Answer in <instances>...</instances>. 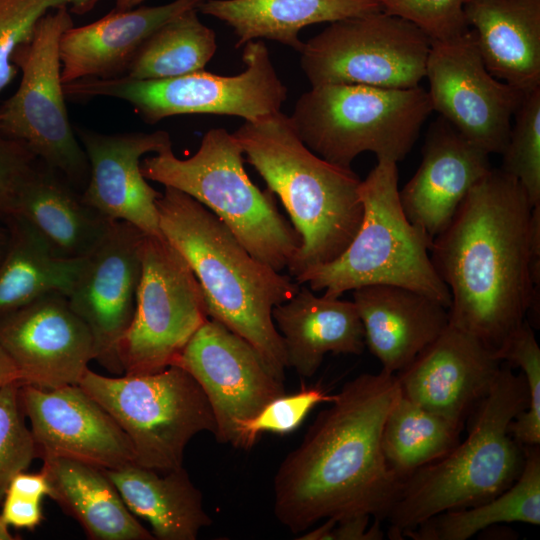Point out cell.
Wrapping results in <instances>:
<instances>
[{
    "label": "cell",
    "instance_id": "1",
    "mask_svg": "<svg viewBox=\"0 0 540 540\" xmlns=\"http://www.w3.org/2000/svg\"><path fill=\"white\" fill-rule=\"evenodd\" d=\"M430 257L451 295L449 324L496 356L539 314L540 205L502 169L469 190Z\"/></svg>",
    "mask_w": 540,
    "mask_h": 540
},
{
    "label": "cell",
    "instance_id": "2",
    "mask_svg": "<svg viewBox=\"0 0 540 540\" xmlns=\"http://www.w3.org/2000/svg\"><path fill=\"white\" fill-rule=\"evenodd\" d=\"M400 393L395 374L364 373L319 412L274 476V515L290 532L327 518L385 519L403 480L387 465L381 438Z\"/></svg>",
    "mask_w": 540,
    "mask_h": 540
},
{
    "label": "cell",
    "instance_id": "3",
    "mask_svg": "<svg viewBox=\"0 0 540 540\" xmlns=\"http://www.w3.org/2000/svg\"><path fill=\"white\" fill-rule=\"evenodd\" d=\"M507 362L472 414L467 437L403 482L385 519L390 535L445 511L486 502L508 489L540 444V373L515 374Z\"/></svg>",
    "mask_w": 540,
    "mask_h": 540
},
{
    "label": "cell",
    "instance_id": "4",
    "mask_svg": "<svg viewBox=\"0 0 540 540\" xmlns=\"http://www.w3.org/2000/svg\"><path fill=\"white\" fill-rule=\"evenodd\" d=\"M157 209L162 235L196 276L209 318L249 342L284 381L286 353L272 310L291 299L300 284L253 257L214 213L189 195L164 187Z\"/></svg>",
    "mask_w": 540,
    "mask_h": 540
},
{
    "label": "cell",
    "instance_id": "5",
    "mask_svg": "<svg viewBox=\"0 0 540 540\" xmlns=\"http://www.w3.org/2000/svg\"><path fill=\"white\" fill-rule=\"evenodd\" d=\"M233 135L248 163L279 197L301 237L287 267L289 274L296 279L339 257L362 221L358 175L312 152L281 111L245 121Z\"/></svg>",
    "mask_w": 540,
    "mask_h": 540
},
{
    "label": "cell",
    "instance_id": "6",
    "mask_svg": "<svg viewBox=\"0 0 540 540\" xmlns=\"http://www.w3.org/2000/svg\"><path fill=\"white\" fill-rule=\"evenodd\" d=\"M243 150L233 133L214 128L196 153L178 158L171 147L141 161L147 180L177 189L214 213L247 251L280 272L301 246V237L279 212L274 193L261 191L243 166Z\"/></svg>",
    "mask_w": 540,
    "mask_h": 540
},
{
    "label": "cell",
    "instance_id": "7",
    "mask_svg": "<svg viewBox=\"0 0 540 540\" xmlns=\"http://www.w3.org/2000/svg\"><path fill=\"white\" fill-rule=\"evenodd\" d=\"M359 195L362 221L348 247L332 262L294 280L330 297L367 285L401 286L449 308V289L430 257L432 240L407 219L401 206L397 162L378 159L361 180Z\"/></svg>",
    "mask_w": 540,
    "mask_h": 540
},
{
    "label": "cell",
    "instance_id": "8",
    "mask_svg": "<svg viewBox=\"0 0 540 540\" xmlns=\"http://www.w3.org/2000/svg\"><path fill=\"white\" fill-rule=\"evenodd\" d=\"M433 111L428 92L359 84L311 86L297 100L291 123L300 140L324 160L351 168L363 152L399 162Z\"/></svg>",
    "mask_w": 540,
    "mask_h": 540
},
{
    "label": "cell",
    "instance_id": "9",
    "mask_svg": "<svg viewBox=\"0 0 540 540\" xmlns=\"http://www.w3.org/2000/svg\"><path fill=\"white\" fill-rule=\"evenodd\" d=\"M129 438L135 464L159 472L183 467L184 450L200 432L216 433L199 383L172 364L152 373L104 376L87 369L78 384Z\"/></svg>",
    "mask_w": 540,
    "mask_h": 540
},
{
    "label": "cell",
    "instance_id": "10",
    "mask_svg": "<svg viewBox=\"0 0 540 540\" xmlns=\"http://www.w3.org/2000/svg\"><path fill=\"white\" fill-rule=\"evenodd\" d=\"M245 69L233 76L205 70L167 79H84L64 84L66 99L110 97L127 102L146 123L185 114H215L256 121L280 112L287 88L261 40L244 45Z\"/></svg>",
    "mask_w": 540,
    "mask_h": 540
},
{
    "label": "cell",
    "instance_id": "11",
    "mask_svg": "<svg viewBox=\"0 0 540 540\" xmlns=\"http://www.w3.org/2000/svg\"><path fill=\"white\" fill-rule=\"evenodd\" d=\"M72 26L68 8L51 10L37 23L31 39L15 50L12 61L21 80L0 105V134L23 142L72 186L85 187L89 164L69 120L61 81L59 43Z\"/></svg>",
    "mask_w": 540,
    "mask_h": 540
},
{
    "label": "cell",
    "instance_id": "12",
    "mask_svg": "<svg viewBox=\"0 0 540 540\" xmlns=\"http://www.w3.org/2000/svg\"><path fill=\"white\" fill-rule=\"evenodd\" d=\"M430 46L416 25L381 10L330 23L303 44L300 64L311 86L413 88L426 75Z\"/></svg>",
    "mask_w": 540,
    "mask_h": 540
},
{
    "label": "cell",
    "instance_id": "13",
    "mask_svg": "<svg viewBox=\"0 0 540 540\" xmlns=\"http://www.w3.org/2000/svg\"><path fill=\"white\" fill-rule=\"evenodd\" d=\"M133 319L118 356L126 374L172 365L209 319L202 288L184 257L164 236L144 235Z\"/></svg>",
    "mask_w": 540,
    "mask_h": 540
},
{
    "label": "cell",
    "instance_id": "14",
    "mask_svg": "<svg viewBox=\"0 0 540 540\" xmlns=\"http://www.w3.org/2000/svg\"><path fill=\"white\" fill-rule=\"evenodd\" d=\"M433 111L489 154H501L525 94L489 73L473 29L431 40L426 63Z\"/></svg>",
    "mask_w": 540,
    "mask_h": 540
},
{
    "label": "cell",
    "instance_id": "15",
    "mask_svg": "<svg viewBox=\"0 0 540 540\" xmlns=\"http://www.w3.org/2000/svg\"><path fill=\"white\" fill-rule=\"evenodd\" d=\"M199 383L212 407L220 443L239 447L241 425L285 394L257 350L217 320L209 318L174 363Z\"/></svg>",
    "mask_w": 540,
    "mask_h": 540
},
{
    "label": "cell",
    "instance_id": "16",
    "mask_svg": "<svg viewBox=\"0 0 540 540\" xmlns=\"http://www.w3.org/2000/svg\"><path fill=\"white\" fill-rule=\"evenodd\" d=\"M144 235L130 223L112 221L96 249L84 258L67 296L92 335L94 360L115 375L123 374L118 346L135 312Z\"/></svg>",
    "mask_w": 540,
    "mask_h": 540
},
{
    "label": "cell",
    "instance_id": "17",
    "mask_svg": "<svg viewBox=\"0 0 540 540\" xmlns=\"http://www.w3.org/2000/svg\"><path fill=\"white\" fill-rule=\"evenodd\" d=\"M0 346L21 384L43 389L78 385L94 360L88 327L57 292L1 315Z\"/></svg>",
    "mask_w": 540,
    "mask_h": 540
},
{
    "label": "cell",
    "instance_id": "18",
    "mask_svg": "<svg viewBox=\"0 0 540 540\" xmlns=\"http://www.w3.org/2000/svg\"><path fill=\"white\" fill-rule=\"evenodd\" d=\"M19 397L38 457L68 458L104 470L135 463L127 435L79 385L21 384Z\"/></svg>",
    "mask_w": 540,
    "mask_h": 540
},
{
    "label": "cell",
    "instance_id": "19",
    "mask_svg": "<svg viewBox=\"0 0 540 540\" xmlns=\"http://www.w3.org/2000/svg\"><path fill=\"white\" fill-rule=\"evenodd\" d=\"M88 164L81 194L85 204L111 221H124L147 235L163 236L156 191L143 176L141 159L172 146L167 131L104 134L74 126Z\"/></svg>",
    "mask_w": 540,
    "mask_h": 540
},
{
    "label": "cell",
    "instance_id": "20",
    "mask_svg": "<svg viewBox=\"0 0 540 540\" xmlns=\"http://www.w3.org/2000/svg\"><path fill=\"white\" fill-rule=\"evenodd\" d=\"M502 362L475 337L449 324L395 375L405 397L463 427L490 391Z\"/></svg>",
    "mask_w": 540,
    "mask_h": 540
},
{
    "label": "cell",
    "instance_id": "21",
    "mask_svg": "<svg viewBox=\"0 0 540 540\" xmlns=\"http://www.w3.org/2000/svg\"><path fill=\"white\" fill-rule=\"evenodd\" d=\"M489 156L439 116L428 128L418 170L399 190L407 219L433 240L492 169Z\"/></svg>",
    "mask_w": 540,
    "mask_h": 540
},
{
    "label": "cell",
    "instance_id": "22",
    "mask_svg": "<svg viewBox=\"0 0 540 540\" xmlns=\"http://www.w3.org/2000/svg\"><path fill=\"white\" fill-rule=\"evenodd\" d=\"M204 0H174L160 6L113 9L89 24L67 29L59 43L61 81L112 79L126 75L139 48L159 27L198 9Z\"/></svg>",
    "mask_w": 540,
    "mask_h": 540
},
{
    "label": "cell",
    "instance_id": "23",
    "mask_svg": "<svg viewBox=\"0 0 540 540\" xmlns=\"http://www.w3.org/2000/svg\"><path fill=\"white\" fill-rule=\"evenodd\" d=\"M353 302L365 346L390 374L408 366L449 325V308L401 286H362L353 290Z\"/></svg>",
    "mask_w": 540,
    "mask_h": 540
},
{
    "label": "cell",
    "instance_id": "24",
    "mask_svg": "<svg viewBox=\"0 0 540 540\" xmlns=\"http://www.w3.org/2000/svg\"><path fill=\"white\" fill-rule=\"evenodd\" d=\"M272 318L288 367L303 378L317 372L327 353L359 355L364 351V329L353 301L317 296L300 284L291 299L273 308Z\"/></svg>",
    "mask_w": 540,
    "mask_h": 540
},
{
    "label": "cell",
    "instance_id": "25",
    "mask_svg": "<svg viewBox=\"0 0 540 540\" xmlns=\"http://www.w3.org/2000/svg\"><path fill=\"white\" fill-rule=\"evenodd\" d=\"M463 10L489 73L523 94L540 88V0H470Z\"/></svg>",
    "mask_w": 540,
    "mask_h": 540
},
{
    "label": "cell",
    "instance_id": "26",
    "mask_svg": "<svg viewBox=\"0 0 540 540\" xmlns=\"http://www.w3.org/2000/svg\"><path fill=\"white\" fill-rule=\"evenodd\" d=\"M74 188L58 172L37 165L18 195L13 215L30 223L58 256L84 259L112 221L85 204Z\"/></svg>",
    "mask_w": 540,
    "mask_h": 540
},
{
    "label": "cell",
    "instance_id": "27",
    "mask_svg": "<svg viewBox=\"0 0 540 540\" xmlns=\"http://www.w3.org/2000/svg\"><path fill=\"white\" fill-rule=\"evenodd\" d=\"M104 473L127 508L146 520L158 540H195L212 524L200 490L181 467L159 472L132 463Z\"/></svg>",
    "mask_w": 540,
    "mask_h": 540
},
{
    "label": "cell",
    "instance_id": "28",
    "mask_svg": "<svg viewBox=\"0 0 540 540\" xmlns=\"http://www.w3.org/2000/svg\"><path fill=\"white\" fill-rule=\"evenodd\" d=\"M376 0H204L198 12L229 25L236 47L260 38L300 52L299 31L308 25L381 11Z\"/></svg>",
    "mask_w": 540,
    "mask_h": 540
},
{
    "label": "cell",
    "instance_id": "29",
    "mask_svg": "<svg viewBox=\"0 0 540 540\" xmlns=\"http://www.w3.org/2000/svg\"><path fill=\"white\" fill-rule=\"evenodd\" d=\"M42 460L50 498L81 525L89 539H155L127 508L103 469L62 457Z\"/></svg>",
    "mask_w": 540,
    "mask_h": 540
},
{
    "label": "cell",
    "instance_id": "30",
    "mask_svg": "<svg viewBox=\"0 0 540 540\" xmlns=\"http://www.w3.org/2000/svg\"><path fill=\"white\" fill-rule=\"evenodd\" d=\"M5 221L9 241L0 262V316L49 293L68 296L84 259L58 256L20 216H9Z\"/></svg>",
    "mask_w": 540,
    "mask_h": 540
},
{
    "label": "cell",
    "instance_id": "31",
    "mask_svg": "<svg viewBox=\"0 0 540 540\" xmlns=\"http://www.w3.org/2000/svg\"><path fill=\"white\" fill-rule=\"evenodd\" d=\"M517 480L496 497L466 508L438 513L403 533L414 540H467L499 523L540 524V449L524 446Z\"/></svg>",
    "mask_w": 540,
    "mask_h": 540
},
{
    "label": "cell",
    "instance_id": "32",
    "mask_svg": "<svg viewBox=\"0 0 540 540\" xmlns=\"http://www.w3.org/2000/svg\"><path fill=\"white\" fill-rule=\"evenodd\" d=\"M463 427L398 396L384 422L381 446L390 469L403 481L452 450Z\"/></svg>",
    "mask_w": 540,
    "mask_h": 540
},
{
    "label": "cell",
    "instance_id": "33",
    "mask_svg": "<svg viewBox=\"0 0 540 540\" xmlns=\"http://www.w3.org/2000/svg\"><path fill=\"white\" fill-rule=\"evenodd\" d=\"M217 49L215 32L188 10L153 32L126 72L133 79H167L204 70Z\"/></svg>",
    "mask_w": 540,
    "mask_h": 540
},
{
    "label": "cell",
    "instance_id": "34",
    "mask_svg": "<svg viewBox=\"0 0 540 540\" xmlns=\"http://www.w3.org/2000/svg\"><path fill=\"white\" fill-rule=\"evenodd\" d=\"M514 116L500 169L520 182L535 207L540 205V88L524 95Z\"/></svg>",
    "mask_w": 540,
    "mask_h": 540
},
{
    "label": "cell",
    "instance_id": "35",
    "mask_svg": "<svg viewBox=\"0 0 540 540\" xmlns=\"http://www.w3.org/2000/svg\"><path fill=\"white\" fill-rule=\"evenodd\" d=\"M99 1L0 0V95L18 74V68L12 61L15 50L31 39L44 15L61 7L68 8L71 14L84 15Z\"/></svg>",
    "mask_w": 540,
    "mask_h": 540
},
{
    "label": "cell",
    "instance_id": "36",
    "mask_svg": "<svg viewBox=\"0 0 540 540\" xmlns=\"http://www.w3.org/2000/svg\"><path fill=\"white\" fill-rule=\"evenodd\" d=\"M20 386L14 381L0 389V503L14 475L25 471L38 457L31 430L24 421Z\"/></svg>",
    "mask_w": 540,
    "mask_h": 540
},
{
    "label": "cell",
    "instance_id": "37",
    "mask_svg": "<svg viewBox=\"0 0 540 540\" xmlns=\"http://www.w3.org/2000/svg\"><path fill=\"white\" fill-rule=\"evenodd\" d=\"M333 397L334 395L328 394L322 387L315 386L273 399L256 416L241 425L238 448H251L258 436L264 432H293L314 407L331 402Z\"/></svg>",
    "mask_w": 540,
    "mask_h": 540
},
{
    "label": "cell",
    "instance_id": "38",
    "mask_svg": "<svg viewBox=\"0 0 540 540\" xmlns=\"http://www.w3.org/2000/svg\"><path fill=\"white\" fill-rule=\"evenodd\" d=\"M387 14L405 19L431 40H446L469 30L463 0H376Z\"/></svg>",
    "mask_w": 540,
    "mask_h": 540
},
{
    "label": "cell",
    "instance_id": "39",
    "mask_svg": "<svg viewBox=\"0 0 540 540\" xmlns=\"http://www.w3.org/2000/svg\"><path fill=\"white\" fill-rule=\"evenodd\" d=\"M37 160L23 142L0 134V217L14 214L18 195Z\"/></svg>",
    "mask_w": 540,
    "mask_h": 540
},
{
    "label": "cell",
    "instance_id": "40",
    "mask_svg": "<svg viewBox=\"0 0 540 540\" xmlns=\"http://www.w3.org/2000/svg\"><path fill=\"white\" fill-rule=\"evenodd\" d=\"M1 518L16 529H35L43 520L41 501L6 492L2 500Z\"/></svg>",
    "mask_w": 540,
    "mask_h": 540
},
{
    "label": "cell",
    "instance_id": "41",
    "mask_svg": "<svg viewBox=\"0 0 540 540\" xmlns=\"http://www.w3.org/2000/svg\"><path fill=\"white\" fill-rule=\"evenodd\" d=\"M371 516L353 515L336 522L330 533V540H381L384 533L380 528V520L375 519L369 527Z\"/></svg>",
    "mask_w": 540,
    "mask_h": 540
},
{
    "label": "cell",
    "instance_id": "42",
    "mask_svg": "<svg viewBox=\"0 0 540 540\" xmlns=\"http://www.w3.org/2000/svg\"><path fill=\"white\" fill-rule=\"evenodd\" d=\"M6 492L41 501L44 497L50 498L52 489L42 470L39 473L21 471L11 479Z\"/></svg>",
    "mask_w": 540,
    "mask_h": 540
},
{
    "label": "cell",
    "instance_id": "43",
    "mask_svg": "<svg viewBox=\"0 0 540 540\" xmlns=\"http://www.w3.org/2000/svg\"><path fill=\"white\" fill-rule=\"evenodd\" d=\"M14 381L20 382L19 373L14 363L0 346V389Z\"/></svg>",
    "mask_w": 540,
    "mask_h": 540
},
{
    "label": "cell",
    "instance_id": "44",
    "mask_svg": "<svg viewBox=\"0 0 540 540\" xmlns=\"http://www.w3.org/2000/svg\"><path fill=\"white\" fill-rule=\"evenodd\" d=\"M9 241V229L4 218L0 217V262L6 252Z\"/></svg>",
    "mask_w": 540,
    "mask_h": 540
},
{
    "label": "cell",
    "instance_id": "45",
    "mask_svg": "<svg viewBox=\"0 0 540 540\" xmlns=\"http://www.w3.org/2000/svg\"><path fill=\"white\" fill-rule=\"evenodd\" d=\"M146 0H115L116 10H129L137 7Z\"/></svg>",
    "mask_w": 540,
    "mask_h": 540
},
{
    "label": "cell",
    "instance_id": "46",
    "mask_svg": "<svg viewBox=\"0 0 540 540\" xmlns=\"http://www.w3.org/2000/svg\"><path fill=\"white\" fill-rule=\"evenodd\" d=\"M15 538L10 533L8 525L0 516V540H14Z\"/></svg>",
    "mask_w": 540,
    "mask_h": 540
},
{
    "label": "cell",
    "instance_id": "47",
    "mask_svg": "<svg viewBox=\"0 0 540 540\" xmlns=\"http://www.w3.org/2000/svg\"><path fill=\"white\" fill-rule=\"evenodd\" d=\"M463 1H464V3H466V2H468V1H470V0H463Z\"/></svg>",
    "mask_w": 540,
    "mask_h": 540
}]
</instances>
